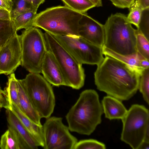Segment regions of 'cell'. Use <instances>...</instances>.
Returning a JSON list of instances; mask_svg holds the SVG:
<instances>
[{
  "label": "cell",
  "instance_id": "cell-1",
  "mask_svg": "<svg viewBox=\"0 0 149 149\" xmlns=\"http://www.w3.org/2000/svg\"><path fill=\"white\" fill-rule=\"evenodd\" d=\"M97 65L94 81L99 90L121 101L128 100L136 94L143 70L107 56Z\"/></svg>",
  "mask_w": 149,
  "mask_h": 149
},
{
  "label": "cell",
  "instance_id": "cell-2",
  "mask_svg": "<svg viewBox=\"0 0 149 149\" xmlns=\"http://www.w3.org/2000/svg\"><path fill=\"white\" fill-rule=\"evenodd\" d=\"M103 113L99 96L94 90L82 91L65 116L70 131L89 135L102 122Z\"/></svg>",
  "mask_w": 149,
  "mask_h": 149
},
{
  "label": "cell",
  "instance_id": "cell-3",
  "mask_svg": "<svg viewBox=\"0 0 149 149\" xmlns=\"http://www.w3.org/2000/svg\"><path fill=\"white\" fill-rule=\"evenodd\" d=\"M104 25L103 46L123 56H132L138 54L136 48L137 29L132 27L124 14H112Z\"/></svg>",
  "mask_w": 149,
  "mask_h": 149
},
{
  "label": "cell",
  "instance_id": "cell-4",
  "mask_svg": "<svg viewBox=\"0 0 149 149\" xmlns=\"http://www.w3.org/2000/svg\"><path fill=\"white\" fill-rule=\"evenodd\" d=\"M83 14L65 6L53 7L37 14L33 26L52 35L79 36V21Z\"/></svg>",
  "mask_w": 149,
  "mask_h": 149
},
{
  "label": "cell",
  "instance_id": "cell-5",
  "mask_svg": "<svg viewBox=\"0 0 149 149\" xmlns=\"http://www.w3.org/2000/svg\"><path fill=\"white\" fill-rule=\"evenodd\" d=\"M44 36L47 50L53 55L65 76L68 86L79 89L84 86L85 75L82 64L50 34Z\"/></svg>",
  "mask_w": 149,
  "mask_h": 149
},
{
  "label": "cell",
  "instance_id": "cell-6",
  "mask_svg": "<svg viewBox=\"0 0 149 149\" xmlns=\"http://www.w3.org/2000/svg\"><path fill=\"white\" fill-rule=\"evenodd\" d=\"M21 81L40 117L46 119L49 117L55 105V97L51 84L38 73H29Z\"/></svg>",
  "mask_w": 149,
  "mask_h": 149
},
{
  "label": "cell",
  "instance_id": "cell-7",
  "mask_svg": "<svg viewBox=\"0 0 149 149\" xmlns=\"http://www.w3.org/2000/svg\"><path fill=\"white\" fill-rule=\"evenodd\" d=\"M20 36L21 65L30 73L40 74L47 51L44 34L40 29L33 26L23 31Z\"/></svg>",
  "mask_w": 149,
  "mask_h": 149
},
{
  "label": "cell",
  "instance_id": "cell-8",
  "mask_svg": "<svg viewBox=\"0 0 149 149\" xmlns=\"http://www.w3.org/2000/svg\"><path fill=\"white\" fill-rule=\"evenodd\" d=\"M121 120V140L132 149H138L144 141L146 130L149 126L148 109L143 105H132Z\"/></svg>",
  "mask_w": 149,
  "mask_h": 149
},
{
  "label": "cell",
  "instance_id": "cell-9",
  "mask_svg": "<svg viewBox=\"0 0 149 149\" xmlns=\"http://www.w3.org/2000/svg\"><path fill=\"white\" fill-rule=\"evenodd\" d=\"M52 35L82 64L97 65L104 58L102 47L79 36Z\"/></svg>",
  "mask_w": 149,
  "mask_h": 149
},
{
  "label": "cell",
  "instance_id": "cell-10",
  "mask_svg": "<svg viewBox=\"0 0 149 149\" xmlns=\"http://www.w3.org/2000/svg\"><path fill=\"white\" fill-rule=\"evenodd\" d=\"M62 118L53 116L47 119L42 125L44 149H74L78 141L70 132Z\"/></svg>",
  "mask_w": 149,
  "mask_h": 149
},
{
  "label": "cell",
  "instance_id": "cell-11",
  "mask_svg": "<svg viewBox=\"0 0 149 149\" xmlns=\"http://www.w3.org/2000/svg\"><path fill=\"white\" fill-rule=\"evenodd\" d=\"M20 35L17 33L0 49V74H10L21 65Z\"/></svg>",
  "mask_w": 149,
  "mask_h": 149
},
{
  "label": "cell",
  "instance_id": "cell-12",
  "mask_svg": "<svg viewBox=\"0 0 149 149\" xmlns=\"http://www.w3.org/2000/svg\"><path fill=\"white\" fill-rule=\"evenodd\" d=\"M79 36L94 44L102 47L104 38V25L83 14L79 21Z\"/></svg>",
  "mask_w": 149,
  "mask_h": 149
},
{
  "label": "cell",
  "instance_id": "cell-13",
  "mask_svg": "<svg viewBox=\"0 0 149 149\" xmlns=\"http://www.w3.org/2000/svg\"><path fill=\"white\" fill-rule=\"evenodd\" d=\"M44 78L51 84L58 86L68 85L58 64L52 54L47 51L41 68Z\"/></svg>",
  "mask_w": 149,
  "mask_h": 149
},
{
  "label": "cell",
  "instance_id": "cell-14",
  "mask_svg": "<svg viewBox=\"0 0 149 149\" xmlns=\"http://www.w3.org/2000/svg\"><path fill=\"white\" fill-rule=\"evenodd\" d=\"M6 114L8 128L15 134L22 149H38V143L14 113L10 110L6 109Z\"/></svg>",
  "mask_w": 149,
  "mask_h": 149
},
{
  "label": "cell",
  "instance_id": "cell-15",
  "mask_svg": "<svg viewBox=\"0 0 149 149\" xmlns=\"http://www.w3.org/2000/svg\"><path fill=\"white\" fill-rule=\"evenodd\" d=\"M10 110L33 138L39 146L43 147L44 142L42 126L38 125L31 121L16 105L11 104L8 109Z\"/></svg>",
  "mask_w": 149,
  "mask_h": 149
},
{
  "label": "cell",
  "instance_id": "cell-16",
  "mask_svg": "<svg viewBox=\"0 0 149 149\" xmlns=\"http://www.w3.org/2000/svg\"><path fill=\"white\" fill-rule=\"evenodd\" d=\"M19 103V107L24 114L31 121L39 126H42L40 121L41 118L29 99L21 81L17 79Z\"/></svg>",
  "mask_w": 149,
  "mask_h": 149
},
{
  "label": "cell",
  "instance_id": "cell-17",
  "mask_svg": "<svg viewBox=\"0 0 149 149\" xmlns=\"http://www.w3.org/2000/svg\"><path fill=\"white\" fill-rule=\"evenodd\" d=\"M101 104L105 118L110 120H121L127 111L121 100L109 95L103 97Z\"/></svg>",
  "mask_w": 149,
  "mask_h": 149
},
{
  "label": "cell",
  "instance_id": "cell-18",
  "mask_svg": "<svg viewBox=\"0 0 149 149\" xmlns=\"http://www.w3.org/2000/svg\"><path fill=\"white\" fill-rule=\"evenodd\" d=\"M17 79L14 73L10 74L8 77L6 86L3 90L4 94L8 105L13 104L19 107V99Z\"/></svg>",
  "mask_w": 149,
  "mask_h": 149
},
{
  "label": "cell",
  "instance_id": "cell-19",
  "mask_svg": "<svg viewBox=\"0 0 149 149\" xmlns=\"http://www.w3.org/2000/svg\"><path fill=\"white\" fill-rule=\"evenodd\" d=\"M14 23L11 20H0V49L17 33Z\"/></svg>",
  "mask_w": 149,
  "mask_h": 149
},
{
  "label": "cell",
  "instance_id": "cell-20",
  "mask_svg": "<svg viewBox=\"0 0 149 149\" xmlns=\"http://www.w3.org/2000/svg\"><path fill=\"white\" fill-rule=\"evenodd\" d=\"M102 50L103 54L105 56L112 57L137 69L143 70L139 66V61L143 58L138 54L134 56H127L118 54L104 46L102 47Z\"/></svg>",
  "mask_w": 149,
  "mask_h": 149
},
{
  "label": "cell",
  "instance_id": "cell-21",
  "mask_svg": "<svg viewBox=\"0 0 149 149\" xmlns=\"http://www.w3.org/2000/svg\"><path fill=\"white\" fill-rule=\"evenodd\" d=\"M0 148L1 149H22L16 135L9 128H8L1 137Z\"/></svg>",
  "mask_w": 149,
  "mask_h": 149
},
{
  "label": "cell",
  "instance_id": "cell-22",
  "mask_svg": "<svg viewBox=\"0 0 149 149\" xmlns=\"http://www.w3.org/2000/svg\"><path fill=\"white\" fill-rule=\"evenodd\" d=\"M37 14V13L29 11L11 19L17 31L22 29L26 30L33 27V22Z\"/></svg>",
  "mask_w": 149,
  "mask_h": 149
},
{
  "label": "cell",
  "instance_id": "cell-23",
  "mask_svg": "<svg viewBox=\"0 0 149 149\" xmlns=\"http://www.w3.org/2000/svg\"><path fill=\"white\" fill-rule=\"evenodd\" d=\"M66 6L72 9L82 13H86L90 9L95 7L89 0H61Z\"/></svg>",
  "mask_w": 149,
  "mask_h": 149
},
{
  "label": "cell",
  "instance_id": "cell-24",
  "mask_svg": "<svg viewBox=\"0 0 149 149\" xmlns=\"http://www.w3.org/2000/svg\"><path fill=\"white\" fill-rule=\"evenodd\" d=\"M144 100L149 104V68L143 70L139 78L138 90Z\"/></svg>",
  "mask_w": 149,
  "mask_h": 149
},
{
  "label": "cell",
  "instance_id": "cell-25",
  "mask_svg": "<svg viewBox=\"0 0 149 149\" xmlns=\"http://www.w3.org/2000/svg\"><path fill=\"white\" fill-rule=\"evenodd\" d=\"M136 48L137 53L139 54L143 58L149 60V40L137 29L136 34Z\"/></svg>",
  "mask_w": 149,
  "mask_h": 149
},
{
  "label": "cell",
  "instance_id": "cell-26",
  "mask_svg": "<svg viewBox=\"0 0 149 149\" xmlns=\"http://www.w3.org/2000/svg\"><path fill=\"white\" fill-rule=\"evenodd\" d=\"M105 145L102 143L93 139H88L77 141L74 149H105Z\"/></svg>",
  "mask_w": 149,
  "mask_h": 149
},
{
  "label": "cell",
  "instance_id": "cell-27",
  "mask_svg": "<svg viewBox=\"0 0 149 149\" xmlns=\"http://www.w3.org/2000/svg\"><path fill=\"white\" fill-rule=\"evenodd\" d=\"M33 11L37 13L33 7L30 3L23 0H18L16 7L10 13L11 19L14 18L23 13Z\"/></svg>",
  "mask_w": 149,
  "mask_h": 149
},
{
  "label": "cell",
  "instance_id": "cell-28",
  "mask_svg": "<svg viewBox=\"0 0 149 149\" xmlns=\"http://www.w3.org/2000/svg\"><path fill=\"white\" fill-rule=\"evenodd\" d=\"M130 12L127 16V19L131 24L137 28L140 21L143 9L134 2L129 8Z\"/></svg>",
  "mask_w": 149,
  "mask_h": 149
},
{
  "label": "cell",
  "instance_id": "cell-29",
  "mask_svg": "<svg viewBox=\"0 0 149 149\" xmlns=\"http://www.w3.org/2000/svg\"><path fill=\"white\" fill-rule=\"evenodd\" d=\"M149 8L143 10L140 21L137 29L149 40Z\"/></svg>",
  "mask_w": 149,
  "mask_h": 149
},
{
  "label": "cell",
  "instance_id": "cell-30",
  "mask_svg": "<svg viewBox=\"0 0 149 149\" xmlns=\"http://www.w3.org/2000/svg\"><path fill=\"white\" fill-rule=\"evenodd\" d=\"M113 4L118 8H129L135 0H109Z\"/></svg>",
  "mask_w": 149,
  "mask_h": 149
},
{
  "label": "cell",
  "instance_id": "cell-31",
  "mask_svg": "<svg viewBox=\"0 0 149 149\" xmlns=\"http://www.w3.org/2000/svg\"><path fill=\"white\" fill-rule=\"evenodd\" d=\"M14 5L12 0H0V10L11 13Z\"/></svg>",
  "mask_w": 149,
  "mask_h": 149
},
{
  "label": "cell",
  "instance_id": "cell-32",
  "mask_svg": "<svg viewBox=\"0 0 149 149\" xmlns=\"http://www.w3.org/2000/svg\"><path fill=\"white\" fill-rule=\"evenodd\" d=\"M8 105L4 94L3 91L0 85V111L3 108L6 109L8 108Z\"/></svg>",
  "mask_w": 149,
  "mask_h": 149
},
{
  "label": "cell",
  "instance_id": "cell-33",
  "mask_svg": "<svg viewBox=\"0 0 149 149\" xmlns=\"http://www.w3.org/2000/svg\"><path fill=\"white\" fill-rule=\"evenodd\" d=\"M30 3L37 11L39 6L43 3L45 0H23Z\"/></svg>",
  "mask_w": 149,
  "mask_h": 149
},
{
  "label": "cell",
  "instance_id": "cell-34",
  "mask_svg": "<svg viewBox=\"0 0 149 149\" xmlns=\"http://www.w3.org/2000/svg\"><path fill=\"white\" fill-rule=\"evenodd\" d=\"M135 3L143 9L149 8V0H136Z\"/></svg>",
  "mask_w": 149,
  "mask_h": 149
},
{
  "label": "cell",
  "instance_id": "cell-35",
  "mask_svg": "<svg viewBox=\"0 0 149 149\" xmlns=\"http://www.w3.org/2000/svg\"><path fill=\"white\" fill-rule=\"evenodd\" d=\"M149 60L143 58H141L139 62V67L142 69L149 68Z\"/></svg>",
  "mask_w": 149,
  "mask_h": 149
},
{
  "label": "cell",
  "instance_id": "cell-36",
  "mask_svg": "<svg viewBox=\"0 0 149 149\" xmlns=\"http://www.w3.org/2000/svg\"><path fill=\"white\" fill-rule=\"evenodd\" d=\"M11 19L10 13L4 10H0V20H11Z\"/></svg>",
  "mask_w": 149,
  "mask_h": 149
},
{
  "label": "cell",
  "instance_id": "cell-37",
  "mask_svg": "<svg viewBox=\"0 0 149 149\" xmlns=\"http://www.w3.org/2000/svg\"><path fill=\"white\" fill-rule=\"evenodd\" d=\"M149 142L143 141L139 147L138 149H149Z\"/></svg>",
  "mask_w": 149,
  "mask_h": 149
},
{
  "label": "cell",
  "instance_id": "cell-38",
  "mask_svg": "<svg viewBox=\"0 0 149 149\" xmlns=\"http://www.w3.org/2000/svg\"><path fill=\"white\" fill-rule=\"evenodd\" d=\"M93 3L95 7H99L102 6V0H89Z\"/></svg>",
  "mask_w": 149,
  "mask_h": 149
},
{
  "label": "cell",
  "instance_id": "cell-39",
  "mask_svg": "<svg viewBox=\"0 0 149 149\" xmlns=\"http://www.w3.org/2000/svg\"><path fill=\"white\" fill-rule=\"evenodd\" d=\"M143 141L149 142V126L147 127L146 130Z\"/></svg>",
  "mask_w": 149,
  "mask_h": 149
}]
</instances>
